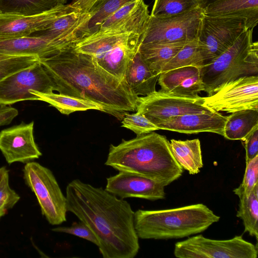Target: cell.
Returning a JSON list of instances; mask_svg holds the SVG:
<instances>
[{"label": "cell", "mask_w": 258, "mask_h": 258, "mask_svg": "<svg viewBox=\"0 0 258 258\" xmlns=\"http://www.w3.org/2000/svg\"><path fill=\"white\" fill-rule=\"evenodd\" d=\"M67 210L93 232L103 258H134L140 249L130 204L76 179L66 187Z\"/></svg>", "instance_id": "cell-1"}, {"label": "cell", "mask_w": 258, "mask_h": 258, "mask_svg": "<svg viewBox=\"0 0 258 258\" xmlns=\"http://www.w3.org/2000/svg\"><path fill=\"white\" fill-rule=\"evenodd\" d=\"M74 44V43H73ZM66 46L40 61L59 93L92 101L103 111L121 120L136 110L139 96L99 67L89 55Z\"/></svg>", "instance_id": "cell-2"}, {"label": "cell", "mask_w": 258, "mask_h": 258, "mask_svg": "<svg viewBox=\"0 0 258 258\" xmlns=\"http://www.w3.org/2000/svg\"><path fill=\"white\" fill-rule=\"evenodd\" d=\"M105 165L147 177L164 186L178 179L183 171L171 152L169 141L154 132L111 145Z\"/></svg>", "instance_id": "cell-3"}, {"label": "cell", "mask_w": 258, "mask_h": 258, "mask_svg": "<svg viewBox=\"0 0 258 258\" xmlns=\"http://www.w3.org/2000/svg\"><path fill=\"white\" fill-rule=\"evenodd\" d=\"M220 217L206 205L197 204L169 209L138 210L134 227L139 238L178 239L201 233Z\"/></svg>", "instance_id": "cell-4"}, {"label": "cell", "mask_w": 258, "mask_h": 258, "mask_svg": "<svg viewBox=\"0 0 258 258\" xmlns=\"http://www.w3.org/2000/svg\"><path fill=\"white\" fill-rule=\"evenodd\" d=\"M141 35L135 33H89L73 44L78 52L91 56L102 70L121 82L127 65L139 49Z\"/></svg>", "instance_id": "cell-5"}, {"label": "cell", "mask_w": 258, "mask_h": 258, "mask_svg": "<svg viewBox=\"0 0 258 258\" xmlns=\"http://www.w3.org/2000/svg\"><path fill=\"white\" fill-rule=\"evenodd\" d=\"M253 29L241 34L221 54L201 67L204 91L211 95L222 84L245 76H257L258 43Z\"/></svg>", "instance_id": "cell-6"}, {"label": "cell", "mask_w": 258, "mask_h": 258, "mask_svg": "<svg viewBox=\"0 0 258 258\" xmlns=\"http://www.w3.org/2000/svg\"><path fill=\"white\" fill-rule=\"evenodd\" d=\"M25 183L35 195L42 214L48 223L58 225L67 220V199L51 171L31 161L23 169Z\"/></svg>", "instance_id": "cell-7"}, {"label": "cell", "mask_w": 258, "mask_h": 258, "mask_svg": "<svg viewBox=\"0 0 258 258\" xmlns=\"http://www.w3.org/2000/svg\"><path fill=\"white\" fill-rule=\"evenodd\" d=\"M256 245L242 235L215 240L199 234L176 243L174 254L179 258H256Z\"/></svg>", "instance_id": "cell-8"}, {"label": "cell", "mask_w": 258, "mask_h": 258, "mask_svg": "<svg viewBox=\"0 0 258 258\" xmlns=\"http://www.w3.org/2000/svg\"><path fill=\"white\" fill-rule=\"evenodd\" d=\"M204 15V10L198 7L168 17L150 15L140 45L193 40L197 38Z\"/></svg>", "instance_id": "cell-9"}, {"label": "cell", "mask_w": 258, "mask_h": 258, "mask_svg": "<svg viewBox=\"0 0 258 258\" xmlns=\"http://www.w3.org/2000/svg\"><path fill=\"white\" fill-rule=\"evenodd\" d=\"M247 29L246 22L243 18L204 15L197 36L204 64L221 54Z\"/></svg>", "instance_id": "cell-10"}, {"label": "cell", "mask_w": 258, "mask_h": 258, "mask_svg": "<svg viewBox=\"0 0 258 258\" xmlns=\"http://www.w3.org/2000/svg\"><path fill=\"white\" fill-rule=\"evenodd\" d=\"M31 91L50 93L55 85L39 61L0 81V105H11L20 101L37 100Z\"/></svg>", "instance_id": "cell-11"}, {"label": "cell", "mask_w": 258, "mask_h": 258, "mask_svg": "<svg viewBox=\"0 0 258 258\" xmlns=\"http://www.w3.org/2000/svg\"><path fill=\"white\" fill-rule=\"evenodd\" d=\"M204 97L176 95L161 91L139 97L136 111L154 124L170 118L185 114L211 112L204 104Z\"/></svg>", "instance_id": "cell-12"}, {"label": "cell", "mask_w": 258, "mask_h": 258, "mask_svg": "<svg viewBox=\"0 0 258 258\" xmlns=\"http://www.w3.org/2000/svg\"><path fill=\"white\" fill-rule=\"evenodd\" d=\"M204 100L205 105L217 112L258 110V76H245L224 83Z\"/></svg>", "instance_id": "cell-13"}, {"label": "cell", "mask_w": 258, "mask_h": 258, "mask_svg": "<svg viewBox=\"0 0 258 258\" xmlns=\"http://www.w3.org/2000/svg\"><path fill=\"white\" fill-rule=\"evenodd\" d=\"M34 121L21 123L0 132V151L10 164H26L41 155L34 140Z\"/></svg>", "instance_id": "cell-14"}, {"label": "cell", "mask_w": 258, "mask_h": 258, "mask_svg": "<svg viewBox=\"0 0 258 258\" xmlns=\"http://www.w3.org/2000/svg\"><path fill=\"white\" fill-rule=\"evenodd\" d=\"M106 180L105 190L122 199L136 198L155 201L165 198V186L144 176L119 171Z\"/></svg>", "instance_id": "cell-15"}, {"label": "cell", "mask_w": 258, "mask_h": 258, "mask_svg": "<svg viewBox=\"0 0 258 258\" xmlns=\"http://www.w3.org/2000/svg\"><path fill=\"white\" fill-rule=\"evenodd\" d=\"M150 16L148 6L144 0H133L109 16L97 30L110 33L133 32L142 35Z\"/></svg>", "instance_id": "cell-16"}, {"label": "cell", "mask_w": 258, "mask_h": 258, "mask_svg": "<svg viewBox=\"0 0 258 258\" xmlns=\"http://www.w3.org/2000/svg\"><path fill=\"white\" fill-rule=\"evenodd\" d=\"M70 7L66 4L32 16L0 14V40L29 36L43 30Z\"/></svg>", "instance_id": "cell-17"}, {"label": "cell", "mask_w": 258, "mask_h": 258, "mask_svg": "<svg viewBox=\"0 0 258 258\" xmlns=\"http://www.w3.org/2000/svg\"><path fill=\"white\" fill-rule=\"evenodd\" d=\"M227 116L213 111L203 113L185 114L171 117L157 123L159 130L184 134L209 132L223 136Z\"/></svg>", "instance_id": "cell-18"}, {"label": "cell", "mask_w": 258, "mask_h": 258, "mask_svg": "<svg viewBox=\"0 0 258 258\" xmlns=\"http://www.w3.org/2000/svg\"><path fill=\"white\" fill-rule=\"evenodd\" d=\"M158 82L160 91L176 95L198 96L204 91L201 67L195 66L182 67L161 73Z\"/></svg>", "instance_id": "cell-19"}, {"label": "cell", "mask_w": 258, "mask_h": 258, "mask_svg": "<svg viewBox=\"0 0 258 258\" xmlns=\"http://www.w3.org/2000/svg\"><path fill=\"white\" fill-rule=\"evenodd\" d=\"M67 45H69L48 36L30 35L0 40V52L11 55H34L41 59Z\"/></svg>", "instance_id": "cell-20"}, {"label": "cell", "mask_w": 258, "mask_h": 258, "mask_svg": "<svg viewBox=\"0 0 258 258\" xmlns=\"http://www.w3.org/2000/svg\"><path fill=\"white\" fill-rule=\"evenodd\" d=\"M206 16L220 18H240L245 20L247 29L258 23V0H218L204 9Z\"/></svg>", "instance_id": "cell-21"}, {"label": "cell", "mask_w": 258, "mask_h": 258, "mask_svg": "<svg viewBox=\"0 0 258 258\" xmlns=\"http://www.w3.org/2000/svg\"><path fill=\"white\" fill-rule=\"evenodd\" d=\"M159 76L148 66L138 50L127 65L125 80L137 96H145L156 91Z\"/></svg>", "instance_id": "cell-22"}, {"label": "cell", "mask_w": 258, "mask_h": 258, "mask_svg": "<svg viewBox=\"0 0 258 258\" xmlns=\"http://www.w3.org/2000/svg\"><path fill=\"white\" fill-rule=\"evenodd\" d=\"M171 152L183 169L190 174H196L203 167L200 141L198 139L185 141L172 139L169 141Z\"/></svg>", "instance_id": "cell-23"}, {"label": "cell", "mask_w": 258, "mask_h": 258, "mask_svg": "<svg viewBox=\"0 0 258 258\" xmlns=\"http://www.w3.org/2000/svg\"><path fill=\"white\" fill-rule=\"evenodd\" d=\"M187 41H188L141 44L138 50L148 66L153 72L160 75L165 64Z\"/></svg>", "instance_id": "cell-24"}, {"label": "cell", "mask_w": 258, "mask_h": 258, "mask_svg": "<svg viewBox=\"0 0 258 258\" xmlns=\"http://www.w3.org/2000/svg\"><path fill=\"white\" fill-rule=\"evenodd\" d=\"M256 128H258V110L237 111L227 116L223 136L230 140L242 141Z\"/></svg>", "instance_id": "cell-25"}, {"label": "cell", "mask_w": 258, "mask_h": 258, "mask_svg": "<svg viewBox=\"0 0 258 258\" xmlns=\"http://www.w3.org/2000/svg\"><path fill=\"white\" fill-rule=\"evenodd\" d=\"M30 92L37 97V100L48 103L63 114L69 115L76 111L90 109L103 111L100 105L88 100L53 92L43 93L34 91Z\"/></svg>", "instance_id": "cell-26"}, {"label": "cell", "mask_w": 258, "mask_h": 258, "mask_svg": "<svg viewBox=\"0 0 258 258\" xmlns=\"http://www.w3.org/2000/svg\"><path fill=\"white\" fill-rule=\"evenodd\" d=\"M68 0H0V14L32 16L66 5Z\"/></svg>", "instance_id": "cell-27"}, {"label": "cell", "mask_w": 258, "mask_h": 258, "mask_svg": "<svg viewBox=\"0 0 258 258\" xmlns=\"http://www.w3.org/2000/svg\"><path fill=\"white\" fill-rule=\"evenodd\" d=\"M236 216L242 220L244 232L258 238V184L253 187L250 194H240Z\"/></svg>", "instance_id": "cell-28"}, {"label": "cell", "mask_w": 258, "mask_h": 258, "mask_svg": "<svg viewBox=\"0 0 258 258\" xmlns=\"http://www.w3.org/2000/svg\"><path fill=\"white\" fill-rule=\"evenodd\" d=\"M204 64L198 37L187 41L183 47L163 67L161 73L178 68Z\"/></svg>", "instance_id": "cell-29"}, {"label": "cell", "mask_w": 258, "mask_h": 258, "mask_svg": "<svg viewBox=\"0 0 258 258\" xmlns=\"http://www.w3.org/2000/svg\"><path fill=\"white\" fill-rule=\"evenodd\" d=\"M200 7L197 0H154L151 16L164 17Z\"/></svg>", "instance_id": "cell-30"}, {"label": "cell", "mask_w": 258, "mask_h": 258, "mask_svg": "<svg viewBox=\"0 0 258 258\" xmlns=\"http://www.w3.org/2000/svg\"><path fill=\"white\" fill-rule=\"evenodd\" d=\"M34 55H11L0 52V81L7 77L29 68L39 61Z\"/></svg>", "instance_id": "cell-31"}, {"label": "cell", "mask_w": 258, "mask_h": 258, "mask_svg": "<svg viewBox=\"0 0 258 258\" xmlns=\"http://www.w3.org/2000/svg\"><path fill=\"white\" fill-rule=\"evenodd\" d=\"M133 0H98L90 12L92 16L88 24L90 33L97 30L100 24L124 4Z\"/></svg>", "instance_id": "cell-32"}, {"label": "cell", "mask_w": 258, "mask_h": 258, "mask_svg": "<svg viewBox=\"0 0 258 258\" xmlns=\"http://www.w3.org/2000/svg\"><path fill=\"white\" fill-rule=\"evenodd\" d=\"M121 123L122 127L132 131L137 135L146 134L159 130L146 117L137 112L126 113L122 118Z\"/></svg>", "instance_id": "cell-33"}, {"label": "cell", "mask_w": 258, "mask_h": 258, "mask_svg": "<svg viewBox=\"0 0 258 258\" xmlns=\"http://www.w3.org/2000/svg\"><path fill=\"white\" fill-rule=\"evenodd\" d=\"M243 179L239 186L233 190L234 194L248 196L256 184H258V155L245 163Z\"/></svg>", "instance_id": "cell-34"}, {"label": "cell", "mask_w": 258, "mask_h": 258, "mask_svg": "<svg viewBox=\"0 0 258 258\" xmlns=\"http://www.w3.org/2000/svg\"><path fill=\"white\" fill-rule=\"evenodd\" d=\"M20 199V196L10 186L8 171L0 181V214L4 216Z\"/></svg>", "instance_id": "cell-35"}, {"label": "cell", "mask_w": 258, "mask_h": 258, "mask_svg": "<svg viewBox=\"0 0 258 258\" xmlns=\"http://www.w3.org/2000/svg\"><path fill=\"white\" fill-rule=\"evenodd\" d=\"M52 231L56 232H62L77 236L81 238L86 239L98 245V241L91 229L84 223L74 222L69 227H57L52 229Z\"/></svg>", "instance_id": "cell-36"}, {"label": "cell", "mask_w": 258, "mask_h": 258, "mask_svg": "<svg viewBox=\"0 0 258 258\" xmlns=\"http://www.w3.org/2000/svg\"><path fill=\"white\" fill-rule=\"evenodd\" d=\"M245 150V163L258 155V128L241 141Z\"/></svg>", "instance_id": "cell-37"}, {"label": "cell", "mask_w": 258, "mask_h": 258, "mask_svg": "<svg viewBox=\"0 0 258 258\" xmlns=\"http://www.w3.org/2000/svg\"><path fill=\"white\" fill-rule=\"evenodd\" d=\"M18 115V110L10 105L0 107V126L10 124Z\"/></svg>", "instance_id": "cell-38"}, {"label": "cell", "mask_w": 258, "mask_h": 258, "mask_svg": "<svg viewBox=\"0 0 258 258\" xmlns=\"http://www.w3.org/2000/svg\"><path fill=\"white\" fill-rule=\"evenodd\" d=\"M97 0H73L70 5L84 13H89Z\"/></svg>", "instance_id": "cell-39"}, {"label": "cell", "mask_w": 258, "mask_h": 258, "mask_svg": "<svg viewBox=\"0 0 258 258\" xmlns=\"http://www.w3.org/2000/svg\"><path fill=\"white\" fill-rule=\"evenodd\" d=\"M200 7L203 10L208 5L218 1V0H197Z\"/></svg>", "instance_id": "cell-40"}, {"label": "cell", "mask_w": 258, "mask_h": 258, "mask_svg": "<svg viewBox=\"0 0 258 258\" xmlns=\"http://www.w3.org/2000/svg\"><path fill=\"white\" fill-rule=\"evenodd\" d=\"M8 171H9L6 168V167L3 166L0 168V181L3 178L5 174ZM3 216L0 214V219Z\"/></svg>", "instance_id": "cell-41"}, {"label": "cell", "mask_w": 258, "mask_h": 258, "mask_svg": "<svg viewBox=\"0 0 258 258\" xmlns=\"http://www.w3.org/2000/svg\"><path fill=\"white\" fill-rule=\"evenodd\" d=\"M98 0H97V2L98 1ZM97 3V2H96Z\"/></svg>", "instance_id": "cell-42"}]
</instances>
